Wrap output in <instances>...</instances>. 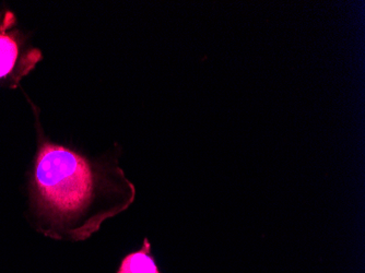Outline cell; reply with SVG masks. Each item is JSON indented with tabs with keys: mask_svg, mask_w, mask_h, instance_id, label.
Masks as SVG:
<instances>
[{
	"mask_svg": "<svg viewBox=\"0 0 365 273\" xmlns=\"http://www.w3.org/2000/svg\"><path fill=\"white\" fill-rule=\"evenodd\" d=\"M120 155L112 150L89 158L38 135L29 180L36 231L56 241H86L127 210L136 188L118 165Z\"/></svg>",
	"mask_w": 365,
	"mask_h": 273,
	"instance_id": "6da1fadb",
	"label": "cell"
},
{
	"mask_svg": "<svg viewBox=\"0 0 365 273\" xmlns=\"http://www.w3.org/2000/svg\"><path fill=\"white\" fill-rule=\"evenodd\" d=\"M43 53L33 46L11 10H0V88L16 89L42 61Z\"/></svg>",
	"mask_w": 365,
	"mask_h": 273,
	"instance_id": "7a4b0ae2",
	"label": "cell"
},
{
	"mask_svg": "<svg viewBox=\"0 0 365 273\" xmlns=\"http://www.w3.org/2000/svg\"><path fill=\"white\" fill-rule=\"evenodd\" d=\"M116 273H162L148 238H145L140 249L129 252L123 258Z\"/></svg>",
	"mask_w": 365,
	"mask_h": 273,
	"instance_id": "3957f363",
	"label": "cell"
}]
</instances>
